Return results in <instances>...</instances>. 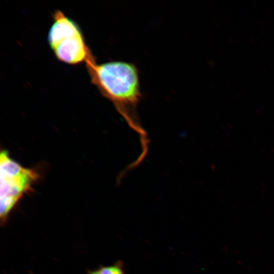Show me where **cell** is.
Masks as SVG:
<instances>
[{
	"label": "cell",
	"mask_w": 274,
	"mask_h": 274,
	"mask_svg": "<svg viewBox=\"0 0 274 274\" xmlns=\"http://www.w3.org/2000/svg\"><path fill=\"white\" fill-rule=\"evenodd\" d=\"M97 270L99 274H125L123 264L121 261L111 265L100 266Z\"/></svg>",
	"instance_id": "cell-4"
},
{
	"label": "cell",
	"mask_w": 274,
	"mask_h": 274,
	"mask_svg": "<svg viewBox=\"0 0 274 274\" xmlns=\"http://www.w3.org/2000/svg\"><path fill=\"white\" fill-rule=\"evenodd\" d=\"M51 50L59 60L71 65L86 62L92 54L82 32L66 37Z\"/></svg>",
	"instance_id": "cell-3"
},
{
	"label": "cell",
	"mask_w": 274,
	"mask_h": 274,
	"mask_svg": "<svg viewBox=\"0 0 274 274\" xmlns=\"http://www.w3.org/2000/svg\"><path fill=\"white\" fill-rule=\"evenodd\" d=\"M91 81L111 101L128 125L148 146L147 134L138 120V106L142 98L140 73L133 63L124 61L96 62L91 54L86 61Z\"/></svg>",
	"instance_id": "cell-1"
},
{
	"label": "cell",
	"mask_w": 274,
	"mask_h": 274,
	"mask_svg": "<svg viewBox=\"0 0 274 274\" xmlns=\"http://www.w3.org/2000/svg\"><path fill=\"white\" fill-rule=\"evenodd\" d=\"M87 274H99L97 269L89 270Z\"/></svg>",
	"instance_id": "cell-5"
},
{
	"label": "cell",
	"mask_w": 274,
	"mask_h": 274,
	"mask_svg": "<svg viewBox=\"0 0 274 274\" xmlns=\"http://www.w3.org/2000/svg\"><path fill=\"white\" fill-rule=\"evenodd\" d=\"M1 221L4 225L10 213L39 178L32 169L25 168L13 160L7 151L0 154Z\"/></svg>",
	"instance_id": "cell-2"
}]
</instances>
